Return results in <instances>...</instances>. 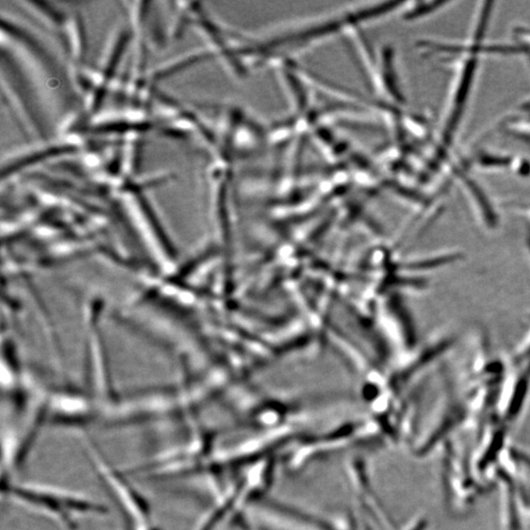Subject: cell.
I'll return each instance as SVG.
<instances>
[{"label":"cell","instance_id":"cell-1","mask_svg":"<svg viewBox=\"0 0 530 530\" xmlns=\"http://www.w3.org/2000/svg\"><path fill=\"white\" fill-rule=\"evenodd\" d=\"M9 495L29 507L41 509L69 528L74 527V516L79 514L105 515L106 509L88 499L66 494L57 490L8 484Z\"/></svg>","mask_w":530,"mask_h":530}]
</instances>
